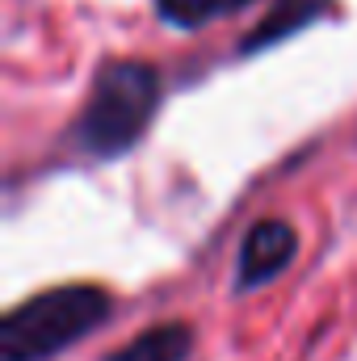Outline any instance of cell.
Returning <instances> with one entry per match:
<instances>
[{"label": "cell", "instance_id": "obj_1", "mask_svg": "<svg viewBox=\"0 0 357 361\" xmlns=\"http://www.w3.org/2000/svg\"><path fill=\"white\" fill-rule=\"evenodd\" d=\"M164 80L147 59H109L97 68L89 97L68 126V147L85 160L114 164L135 152L156 122Z\"/></svg>", "mask_w": 357, "mask_h": 361}, {"label": "cell", "instance_id": "obj_2", "mask_svg": "<svg viewBox=\"0 0 357 361\" xmlns=\"http://www.w3.org/2000/svg\"><path fill=\"white\" fill-rule=\"evenodd\" d=\"M114 315V294L97 281L47 286L0 319V361H55L92 332H101Z\"/></svg>", "mask_w": 357, "mask_h": 361}, {"label": "cell", "instance_id": "obj_3", "mask_svg": "<svg viewBox=\"0 0 357 361\" xmlns=\"http://www.w3.org/2000/svg\"><path fill=\"white\" fill-rule=\"evenodd\" d=\"M298 257V231L290 219H257L244 240H240V257H236V294H253L265 290L269 281H277L282 273L294 265Z\"/></svg>", "mask_w": 357, "mask_h": 361}, {"label": "cell", "instance_id": "obj_4", "mask_svg": "<svg viewBox=\"0 0 357 361\" xmlns=\"http://www.w3.org/2000/svg\"><path fill=\"white\" fill-rule=\"evenodd\" d=\"M332 4H337V0H273L265 13L257 17V25L236 42V55H240V59H253V55H261V51H273V47L298 38V34H303L307 25H315Z\"/></svg>", "mask_w": 357, "mask_h": 361}, {"label": "cell", "instance_id": "obj_5", "mask_svg": "<svg viewBox=\"0 0 357 361\" xmlns=\"http://www.w3.org/2000/svg\"><path fill=\"white\" fill-rule=\"evenodd\" d=\"M193 357V328L185 319H164L143 328L139 336L122 341L101 361H189Z\"/></svg>", "mask_w": 357, "mask_h": 361}, {"label": "cell", "instance_id": "obj_6", "mask_svg": "<svg viewBox=\"0 0 357 361\" xmlns=\"http://www.w3.org/2000/svg\"><path fill=\"white\" fill-rule=\"evenodd\" d=\"M257 0H156V17L173 30H206Z\"/></svg>", "mask_w": 357, "mask_h": 361}]
</instances>
